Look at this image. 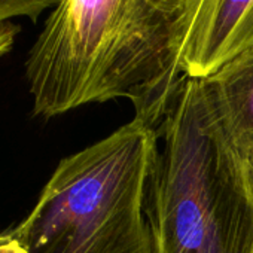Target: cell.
Returning a JSON list of instances; mask_svg holds the SVG:
<instances>
[{"label":"cell","mask_w":253,"mask_h":253,"mask_svg":"<svg viewBox=\"0 0 253 253\" xmlns=\"http://www.w3.org/2000/svg\"><path fill=\"white\" fill-rule=\"evenodd\" d=\"M189 0H60L27 52L33 113L130 100L157 128L179 82Z\"/></svg>","instance_id":"6da1fadb"},{"label":"cell","mask_w":253,"mask_h":253,"mask_svg":"<svg viewBox=\"0 0 253 253\" xmlns=\"http://www.w3.org/2000/svg\"><path fill=\"white\" fill-rule=\"evenodd\" d=\"M146 188L154 253H253V192L203 79L183 76L155 128Z\"/></svg>","instance_id":"7a4b0ae2"},{"label":"cell","mask_w":253,"mask_h":253,"mask_svg":"<svg viewBox=\"0 0 253 253\" xmlns=\"http://www.w3.org/2000/svg\"><path fill=\"white\" fill-rule=\"evenodd\" d=\"M157 131L133 119L61 160L11 231L27 253H154L146 188Z\"/></svg>","instance_id":"3957f363"},{"label":"cell","mask_w":253,"mask_h":253,"mask_svg":"<svg viewBox=\"0 0 253 253\" xmlns=\"http://www.w3.org/2000/svg\"><path fill=\"white\" fill-rule=\"evenodd\" d=\"M253 45V0H191L183 21L180 67L204 79Z\"/></svg>","instance_id":"277c9868"},{"label":"cell","mask_w":253,"mask_h":253,"mask_svg":"<svg viewBox=\"0 0 253 253\" xmlns=\"http://www.w3.org/2000/svg\"><path fill=\"white\" fill-rule=\"evenodd\" d=\"M203 82L237 151L253 154V45Z\"/></svg>","instance_id":"5b68a950"},{"label":"cell","mask_w":253,"mask_h":253,"mask_svg":"<svg viewBox=\"0 0 253 253\" xmlns=\"http://www.w3.org/2000/svg\"><path fill=\"white\" fill-rule=\"evenodd\" d=\"M60 0H0V57L8 54L20 33L15 20H29L33 24L46 11H52Z\"/></svg>","instance_id":"8992f818"},{"label":"cell","mask_w":253,"mask_h":253,"mask_svg":"<svg viewBox=\"0 0 253 253\" xmlns=\"http://www.w3.org/2000/svg\"><path fill=\"white\" fill-rule=\"evenodd\" d=\"M0 253H27L24 246L6 231L0 232Z\"/></svg>","instance_id":"52a82bcc"},{"label":"cell","mask_w":253,"mask_h":253,"mask_svg":"<svg viewBox=\"0 0 253 253\" xmlns=\"http://www.w3.org/2000/svg\"><path fill=\"white\" fill-rule=\"evenodd\" d=\"M244 160V167H246V174H247V180L250 185V189L253 192V154H247V155H241Z\"/></svg>","instance_id":"ba28073f"},{"label":"cell","mask_w":253,"mask_h":253,"mask_svg":"<svg viewBox=\"0 0 253 253\" xmlns=\"http://www.w3.org/2000/svg\"><path fill=\"white\" fill-rule=\"evenodd\" d=\"M189 2H191V0H189Z\"/></svg>","instance_id":"9c48e42d"}]
</instances>
